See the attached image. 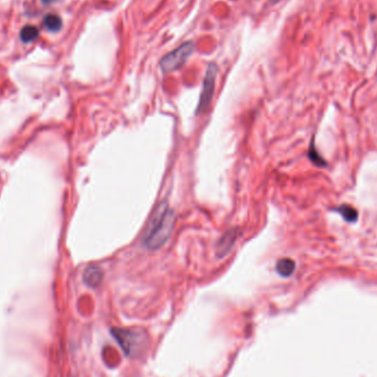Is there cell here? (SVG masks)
I'll list each match as a JSON object with an SVG mask.
<instances>
[{
	"label": "cell",
	"instance_id": "obj_4",
	"mask_svg": "<svg viewBox=\"0 0 377 377\" xmlns=\"http://www.w3.org/2000/svg\"><path fill=\"white\" fill-rule=\"evenodd\" d=\"M217 73H219L217 65L215 63H210L208 65V69H206L205 75H204L202 90H201V94H200L199 104L195 110L196 115H201L209 108L211 102H212V98H213V95H214V90H215V81H216Z\"/></svg>",
	"mask_w": 377,
	"mask_h": 377
},
{
	"label": "cell",
	"instance_id": "obj_11",
	"mask_svg": "<svg viewBox=\"0 0 377 377\" xmlns=\"http://www.w3.org/2000/svg\"><path fill=\"white\" fill-rule=\"evenodd\" d=\"M309 157L310 159L312 160L313 164L318 165V166H324V161L319 157V154H318V152L314 150V148L311 147V149H310L309 151Z\"/></svg>",
	"mask_w": 377,
	"mask_h": 377
},
{
	"label": "cell",
	"instance_id": "obj_9",
	"mask_svg": "<svg viewBox=\"0 0 377 377\" xmlns=\"http://www.w3.org/2000/svg\"><path fill=\"white\" fill-rule=\"evenodd\" d=\"M39 35L38 28L33 26H26L20 31V39L24 43H30L34 41Z\"/></svg>",
	"mask_w": 377,
	"mask_h": 377
},
{
	"label": "cell",
	"instance_id": "obj_7",
	"mask_svg": "<svg viewBox=\"0 0 377 377\" xmlns=\"http://www.w3.org/2000/svg\"><path fill=\"white\" fill-rule=\"evenodd\" d=\"M295 270V263L290 258H283L276 264V271L284 278L290 277Z\"/></svg>",
	"mask_w": 377,
	"mask_h": 377
},
{
	"label": "cell",
	"instance_id": "obj_10",
	"mask_svg": "<svg viewBox=\"0 0 377 377\" xmlns=\"http://www.w3.org/2000/svg\"><path fill=\"white\" fill-rule=\"evenodd\" d=\"M338 211L347 222H355L358 220V211L350 205H341Z\"/></svg>",
	"mask_w": 377,
	"mask_h": 377
},
{
	"label": "cell",
	"instance_id": "obj_5",
	"mask_svg": "<svg viewBox=\"0 0 377 377\" xmlns=\"http://www.w3.org/2000/svg\"><path fill=\"white\" fill-rule=\"evenodd\" d=\"M241 231L237 227H233L227 230L222 237L219 240L215 246V254L217 258H223L231 253L236 241L240 237Z\"/></svg>",
	"mask_w": 377,
	"mask_h": 377
},
{
	"label": "cell",
	"instance_id": "obj_2",
	"mask_svg": "<svg viewBox=\"0 0 377 377\" xmlns=\"http://www.w3.org/2000/svg\"><path fill=\"white\" fill-rule=\"evenodd\" d=\"M113 336L120 343L126 355H135L145 345V333L138 330L113 329Z\"/></svg>",
	"mask_w": 377,
	"mask_h": 377
},
{
	"label": "cell",
	"instance_id": "obj_6",
	"mask_svg": "<svg viewBox=\"0 0 377 377\" xmlns=\"http://www.w3.org/2000/svg\"><path fill=\"white\" fill-rule=\"evenodd\" d=\"M103 270L97 267V266H91L85 269L84 273H83V280L85 285H87L88 287L91 288H96L98 287L103 280Z\"/></svg>",
	"mask_w": 377,
	"mask_h": 377
},
{
	"label": "cell",
	"instance_id": "obj_1",
	"mask_svg": "<svg viewBox=\"0 0 377 377\" xmlns=\"http://www.w3.org/2000/svg\"><path fill=\"white\" fill-rule=\"evenodd\" d=\"M174 212L169 208L167 201L161 202L148 223L144 245L149 250H157L161 248L171 236L174 226Z\"/></svg>",
	"mask_w": 377,
	"mask_h": 377
},
{
	"label": "cell",
	"instance_id": "obj_3",
	"mask_svg": "<svg viewBox=\"0 0 377 377\" xmlns=\"http://www.w3.org/2000/svg\"><path fill=\"white\" fill-rule=\"evenodd\" d=\"M194 52V46L192 42H186L171 52L166 54L160 61V68L164 73H170L179 70L186 64L188 58Z\"/></svg>",
	"mask_w": 377,
	"mask_h": 377
},
{
	"label": "cell",
	"instance_id": "obj_12",
	"mask_svg": "<svg viewBox=\"0 0 377 377\" xmlns=\"http://www.w3.org/2000/svg\"><path fill=\"white\" fill-rule=\"evenodd\" d=\"M56 2H58V0H42V3H43V4H46V5L54 4V3H56Z\"/></svg>",
	"mask_w": 377,
	"mask_h": 377
},
{
	"label": "cell",
	"instance_id": "obj_8",
	"mask_svg": "<svg viewBox=\"0 0 377 377\" xmlns=\"http://www.w3.org/2000/svg\"><path fill=\"white\" fill-rule=\"evenodd\" d=\"M43 25L49 31L57 32V31H60L62 28V19L58 17L57 14L50 13L46 18H44Z\"/></svg>",
	"mask_w": 377,
	"mask_h": 377
}]
</instances>
